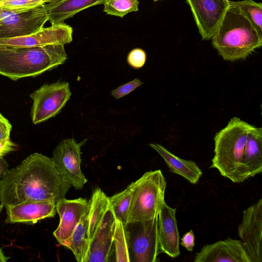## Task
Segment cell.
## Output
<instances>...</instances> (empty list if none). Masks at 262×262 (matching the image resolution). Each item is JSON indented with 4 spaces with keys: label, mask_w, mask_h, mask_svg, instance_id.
<instances>
[{
    "label": "cell",
    "mask_w": 262,
    "mask_h": 262,
    "mask_svg": "<svg viewBox=\"0 0 262 262\" xmlns=\"http://www.w3.org/2000/svg\"><path fill=\"white\" fill-rule=\"evenodd\" d=\"M71 187L52 158L34 152L7 170L0 184V202L4 207L28 201L57 202L65 198Z\"/></svg>",
    "instance_id": "6da1fadb"
},
{
    "label": "cell",
    "mask_w": 262,
    "mask_h": 262,
    "mask_svg": "<svg viewBox=\"0 0 262 262\" xmlns=\"http://www.w3.org/2000/svg\"><path fill=\"white\" fill-rule=\"evenodd\" d=\"M63 45L14 47L0 45V74L12 80L35 77L63 64Z\"/></svg>",
    "instance_id": "7a4b0ae2"
},
{
    "label": "cell",
    "mask_w": 262,
    "mask_h": 262,
    "mask_svg": "<svg viewBox=\"0 0 262 262\" xmlns=\"http://www.w3.org/2000/svg\"><path fill=\"white\" fill-rule=\"evenodd\" d=\"M211 44L224 60L234 61L245 59L260 48L262 36L238 8L229 5Z\"/></svg>",
    "instance_id": "3957f363"
},
{
    "label": "cell",
    "mask_w": 262,
    "mask_h": 262,
    "mask_svg": "<svg viewBox=\"0 0 262 262\" xmlns=\"http://www.w3.org/2000/svg\"><path fill=\"white\" fill-rule=\"evenodd\" d=\"M252 125L234 117L214 137V156L209 168L217 169L233 183H242V161L248 134Z\"/></svg>",
    "instance_id": "277c9868"
},
{
    "label": "cell",
    "mask_w": 262,
    "mask_h": 262,
    "mask_svg": "<svg viewBox=\"0 0 262 262\" xmlns=\"http://www.w3.org/2000/svg\"><path fill=\"white\" fill-rule=\"evenodd\" d=\"M135 182L127 223L157 216L165 202L167 182L160 169L147 171Z\"/></svg>",
    "instance_id": "5b68a950"
},
{
    "label": "cell",
    "mask_w": 262,
    "mask_h": 262,
    "mask_svg": "<svg viewBox=\"0 0 262 262\" xmlns=\"http://www.w3.org/2000/svg\"><path fill=\"white\" fill-rule=\"evenodd\" d=\"M158 215L123 225L130 262H157L162 253L158 235Z\"/></svg>",
    "instance_id": "8992f818"
},
{
    "label": "cell",
    "mask_w": 262,
    "mask_h": 262,
    "mask_svg": "<svg viewBox=\"0 0 262 262\" xmlns=\"http://www.w3.org/2000/svg\"><path fill=\"white\" fill-rule=\"evenodd\" d=\"M69 84L57 81L44 84L33 92L31 116L32 123L37 124L59 114L71 96Z\"/></svg>",
    "instance_id": "52a82bcc"
},
{
    "label": "cell",
    "mask_w": 262,
    "mask_h": 262,
    "mask_svg": "<svg viewBox=\"0 0 262 262\" xmlns=\"http://www.w3.org/2000/svg\"><path fill=\"white\" fill-rule=\"evenodd\" d=\"M86 140L77 143L73 138L64 139L56 146L52 158L59 173L77 190L88 181L81 169V147Z\"/></svg>",
    "instance_id": "ba28073f"
},
{
    "label": "cell",
    "mask_w": 262,
    "mask_h": 262,
    "mask_svg": "<svg viewBox=\"0 0 262 262\" xmlns=\"http://www.w3.org/2000/svg\"><path fill=\"white\" fill-rule=\"evenodd\" d=\"M48 21L45 4L17 12L2 10L0 38L18 37L33 34L44 28Z\"/></svg>",
    "instance_id": "9c48e42d"
},
{
    "label": "cell",
    "mask_w": 262,
    "mask_h": 262,
    "mask_svg": "<svg viewBox=\"0 0 262 262\" xmlns=\"http://www.w3.org/2000/svg\"><path fill=\"white\" fill-rule=\"evenodd\" d=\"M237 234L251 262H261L262 199L243 211Z\"/></svg>",
    "instance_id": "30bf717a"
},
{
    "label": "cell",
    "mask_w": 262,
    "mask_h": 262,
    "mask_svg": "<svg viewBox=\"0 0 262 262\" xmlns=\"http://www.w3.org/2000/svg\"><path fill=\"white\" fill-rule=\"evenodd\" d=\"M202 39H211L227 8L229 0H186Z\"/></svg>",
    "instance_id": "8fae6325"
},
{
    "label": "cell",
    "mask_w": 262,
    "mask_h": 262,
    "mask_svg": "<svg viewBox=\"0 0 262 262\" xmlns=\"http://www.w3.org/2000/svg\"><path fill=\"white\" fill-rule=\"evenodd\" d=\"M73 40V29L64 23L51 25L33 34L9 38H0V45L14 47H35L63 45Z\"/></svg>",
    "instance_id": "7c38bea8"
},
{
    "label": "cell",
    "mask_w": 262,
    "mask_h": 262,
    "mask_svg": "<svg viewBox=\"0 0 262 262\" xmlns=\"http://www.w3.org/2000/svg\"><path fill=\"white\" fill-rule=\"evenodd\" d=\"M89 201L85 198L68 200L65 198L56 204L59 223L53 234L58 243L63 245L72 235L82 217L87 212Z\"/></svg>",
    "instance_id": "4fadbf2b"
},
{
    "label": "cell",
    "mask_w": 262,
    "mask_h": 262,
    "mask_svg": "<svg viewBox=\"0 0 262 262\" xmlns=\"http://www.w3.org/2000/svg\"><path fill=\"white\" fill-rule=\"evenodd\" d=\"M195 262H251L241 240L228 237L204 246Z\"/></svg>",
    "instance_id": "5bb4252c"
},
{
    "label": "cell",
    "mask_w": 262,
    "mask_h": 262,
    "mask_svg": "<svg viewBox=\"0 0 262 262\" xmlns=\"http://www.w3.org/2000/svg\"><path fill=\"white\" fill-rule=\"evenodd\" d=\"M116 218L109 207L90 241L86 262L109 261L114 246Z\"/></svg>",
    "instance_id": "9a60e30c"
},
{
    "label": "cell",
    "mask_w": 262,
    "mask_h": 262,
    "mask_svg": "<svg viewBox=\"0 0 262 262\" xmlns=\"http://www.w3.org/2000/svg\"><path fill=\"white\" fill-rule=\"evenodd\" d=\"M56 202L28 201L8 205L6 209L7 224L26 223L33 224L40 220L54 217L56 213Z\"/></svg>",
    "instance_id": "2e32d148"
},
{
    "label": "cell",
    "mask_w": 262,
    "mask_h": 262,
    "mask_svg": "<svg viewBox=\"0 0 262 262\" xmlns=\"http://www.w3.org/2000/svg\"><path fill=\"white\" fill-rule=\"evenodd\" d=\"M176 209L165 202L158 214V235L162 253L175 258L180 254V236L176 216Z\"/></svg>",
    "instance_id": "e0dca14e"
},
{
    "label": "cell",
    "mask_w": 262,
    "mask_h": 262,
    "mask_svg": "<svg viewBox=\"0 0 262 262\" xmlns=\"http://www.w3.org/2000/svg\"><path fill=\"white\" fill-rule=\"evenodd\" d=\"M262 171V128L251 127L245 147L242 161L243 181Z\"/></svg>",
    "instance_id": "ac0fdd59"
},
{
    "label": "cell",
    "mask_w": 262,
    "mask_h": 262,
    "mask_svg": "<svg viewBox=\"0 0 262 262\" xmlns=\"http://www.w3.org/2000/svg\"><path fill=\"white\" fill-rule=\"evenodd\" d=\"M105 0H52L45 4L51 25L64 23L76 14L92 6L103 4Z\"/></svg>",
    "instance_id": "d6986e66"
},
{
    "label": "cell",
    "mask_w": 262,
    "mask_h": 262,
    "mask_svg": "<svg viewBox=\"0 0 262 262\" xmlns=\"http://www.w3.org/2000/svg\"><path fill=\"white\" fill-rule=\"evenodd\" d=\"M149 146L161 156L171 172L180 175L192 184L199 182L203 172L195 162L177 157L161 144L153 143Z\"/></svg>",
    "instance_id": "ffe728a7"
},
{
    "label": "cell",
    "mask_w": 262,
    "mask_h": 262,
    "mask_svg": "<svg viewBox=\"0 0 262 262\" xmlns=\"http://www.w3.org/2000/svg\"><path fill=\"white\" fill-rule=\"evenodd\" d=\"M89 244L87 211L77 224L71 237L62 246L72 251L77 261L86 262Z\"/></svg>",
    "instance_id": "44dd1931"
},
{
    "label": "cell",
    "mask_w": 262,
    "mask_h": 262,
    "mask_svg": "<svg viewBox=\"0 0 262 262\" xmlns=\"http://www.w3.org/2000/svg\"><path fill=\"white\" fill-rule=\"evenodd\" d=\"M108 208V196L101 188H95L89 201L88 214L89 241L92 238Z\"/></svg>",
    "instance_id": "7402d4cb"
},
{
    "label": "cell",
    "mask_w": 262,
    "mask_h": 262,
    "mask_svg": "<svg viewBox=\"0 0 262 262\" xmlns=\"http://www.w3.org/2000/svg\"><path fill=\"white\" fill-rule=\"evenodd\" d=\"M135 186L133 182L124 190L108 197L109 207L116 219L123 225L127 223Z\"/></svg>",
    "instance_id": "603a6c76"
},
{
    "label": "cell",
    "mask_w": 262,
    "mask_h": 262,
    "mask_svg": "<svg viewBox=\"0 0 262 262\" xmlns=\"http://www.w3.org/2000/svg\"><path fill=\"white\" fill-rule=\"evenodd\" d=\"M230 6L239 9L243 15L250 21L262 36V4L253 0L229 1Z\"/></svg>",
    "instance_id": "cb8c5ba5"
},
{
    "label": "cell",
    "mask_w": 262,
    "mask_h": 262,
    "mask_svg": "<svg viewBox=\"0 0 262 262\" xmlns=\"http://www.w3.org/2000/svg\"><path fill=\"white\" fill-rule=\"evenodd\" d=\"M139 0H105L103 11L106 14L123 17L127 13L138 11Z\"/></svg>",
    "instance_id": "d4e9b609"
},
{
    "label": "cell",
    "mask_w": 262,
    "mask_h": 262,
    "mask_svg": "<svg viewBox=\"0 0 262 262\" xmlns=\"http://www.w3.org/2000/svg\"><path fill=\"white\" fill-rule=\"evenodd\" d=\"M114 246L116 261L130 262L124 225L116 219L114 235Z\"/></svg>",
    "instance_id": "484cf974"
},
{
    "label": "cell",
    "mask_w": 262,
    "mask_h": 262,
    "mask_svg": "<svg viewBox=\"0 0 262 262\" xmlns=\"http://www.w3.org/2000/svg\"><path fill=\"white\" fill-rule=\"evenodd\" d=\"M45 4L38 0H12L0 2V9L17 12L27 11L39 5Z\"/></svg>",
    "instance_id": "4316f807"
},
{
    "label": "cell",
    "mask_w": 262,
    "mask_h": 262,
    "mask_svg": "<svg viewBox=\"0 0 262 262\" xmlns=\"http://www.w3.org/2000/svg\"><path fill=\"white\" fill-rule=\"evenodd\" d=\"M146 59L145 51L140 48H135L128 53L127 61L132 67L140 69L144 65Z\"/></svg>",
    "instance_id": "83f0119b"
},
{
    "label": "cell",
    "mask_w": 262,
    "mask_h": 262,
    "mask_svg": "<svg viewBox=\"0 0 262 262\" xmlns=\"http://www.w3.org/2000/svg\"><path fill=\"white\" fill-rule=\"evenodd\" d=\"M143 84L138 78L124 84L112 91L111 94L115 99H119L128 94Z\"/></svg>",
    "instance_id": "f1b7e54d"
},
{
    "label": "cell",
    "mask_w": 262,
    "mask_h": 262,
    "mask_svg": "<svg viewBox=\"0 0 262 262\" xmlns=\"http://www.w3.org/2000/svg\"><path fill=\"white\" fill-rule=\"evenodd\" d=\"M12 125L8 119L0 113V141L6 142L10 140Z\"/></svg>",
    "instance_id": "f546056e"
},
{
    "label": "cell",
    "mask_w": 262,
    "mask_h": 262,
    "mask_svg": "<svg viewBox=\"0 0 262 262\" xmlns=\"http://www.w3.org/2000/svg\"><path fill=\"white\" fill-rule=\"evenodd\" d=\"M195 237L192 230L185 233L181 239L180 244L188 251H192L195 245Z\"/></svg>",
    "instance_id": "4dcf8cb0"
},
{
    "label": "cell",
    "mask_w": 262,
    "mask_h": 262,
    "mask_svg": "<svg viewBox=\"0 0 262 262\" xmlns=\"http://www.w3.org/2000/svg\"><path fill=\"white\" fill-rule=\"evenodd\" d=\"M17 148V144L11 140L6 142L0 141V157H4L12 151L16 150Z\"/></svg>",
    "instance_id": "1f68e13d"
},
{
    "label": "cell",
    "mask_w": 262,
    "mask_h": 262,
    "mask_svg": "<svg viewBox=\"0 0 262 262\" xmlns=\"http://www.w3.org/2000/svg\"><path fill=\"white\" fill-rule=\"evenodd\" d=\"M9 169V164L3 157H0V184Z\"/></svg>",
    "instance_id": "d6a6232c"
},
{
    "label": "cell",
    "mask_w": 262,
    "mask_h": 262,
    "mask_svg": "<svg viewBox=\"0 0 262 262\" xmlns=\"http://www.w3.org/2000/svg\"><path fill=\"white\" fill-rule=\"evenodd\" d=\"M9 257L6 256L0 249V262H6L9 259Z\"/></svg>",
    "instance_id": "836d02e7"
},
{
    "label": "cell",
    "mask_w": 262,
    "mask_h": 262,
    "mask_svg": "<svg viewBox=\"0 0 262 262\" xmlns=\"http://www.w3.org/2000/svg\"><path fill=\"white\" fill-rule=\"evenodd\" d=\"M5 1H12V0H0V2ZM25 1H29V0H25ZM38 1H40L42 2L44 4H47V3L50 2L52 0H38Z\"/></svg>",
    "instance_id": "e575fe53"
},
{
    "label": "cell",
    "mask_w": 262,
    "mask_h": 262,
    "mask_svg": "<svg viewBox=\"0 0 262 262\" xmlns=\"http://www.w3.org/2000/svg\"><path fill=\"white\" fill-rule=\"evenodd\" d=\"M4 206L1 204H0V214H1V213L2 211V209L3 208Z\"/></svg>",
    "instance_id": "d590c367"
},
{
    "label": "cell",
    "mask_w": 262,
    "mask_h": 262,
    "mask_svg": "<svg viewBox=\"0 0 262 262\" xmlns=\"http://www.w3.org/2000/svg\"><path fill=\"white\" fill-rule=\"evenodd\" d=\"M2 19V10L0 9V20Z\"/></svg>",
    "instance_id": "8d00e7d4"
},
{
    "label": "cell",
    "mask_w": 262,
    "mask_h": 262,
    "mask_svg": "<svg viewBox=\"0 0 262 262\" xmlns=\"http://www.w3.org/2000/svg\"><path fill=\"white\" fill-rule=\"evenodd\" d=\"M154 2H157V1H161V0H153Z\"/></svg>",
    "instance_id": "74e56055"
}]
</instances>
